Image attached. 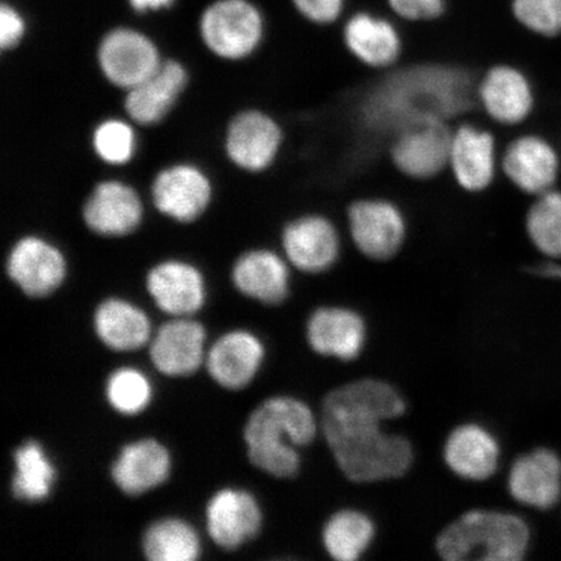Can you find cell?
I'll list each match as a JSON object with an SVG mask.
<instances>
[{
  "instance_id": "obj_18",
  "label": "cell",
  "mask_w": 561,
  "mask_h": 561,
  "mask_svg": "<svg viewBox=\"0 0 561 561\" xmlns=\"http://www.w3.org/2000/svg\"><path fill=\"white\" fill-rule=\"evenodd\" d=\"M265 357L263 342L254 333L233 331L222 334L206 356L213 380L227 390H242L262 368Z\"/></svg>"
},
{
  "instance_id": "obj_17",
  "label": "cell",
  "mask_w": 561,
  "mask_h": 561,
  "mask_svg": "<svg viewBox=\"0 0 561 561\" xmlns=\"http://www.w3.org/2000/svg\"><path fill=\"white\" fill-rule=\"evenodd\" d=\"M206 329L199 321L175 318L150 341V359L161 375L187 377L205 362Z\"/></svg>"
},
{
  "instance_id": "obj_4",
  "label": "cell",
  "mask_w": 561,
  "mask_h": 561,
  "mask_svg": "<svg viewBox=\"0 0 561 561\" xmlns=\"http://www.w3.org/2000/svg\"><path fill=\"white\" fill-rule=\"evenodd\" d=\"M530 531L523 518L507 512L473 510L456 518L437 538L447 561H518L525 557Z\"/></svg>"
},
{
  "instance_id": "obj_7",
  "label": "cell",
  "mask_w": 561,
  "mask_h": 561,
  "mask_svg": "<svg viewBox=\"0 0 561 561\" xmlns=\"http://www.w3.org/2000/svg\"><path fill=\"white\" fill-rule=\"evenodd\" d=\"M453 129L442 122L411 126L391 138L390 160L404 178L427 181L448 170Z\"/></svg>"
},
{
  "instance_id": "obj_1",
  "label": "cell",
  "mask_w": 561,
  "mask_h": 561,
  "mask_svg": "<svg viewBox=\"0 0 561 561\" xmlns=\"http://www.w3.org/2000/svg\"><path fill=\"white\" fill-rule=\"evenodd\" d=\"M407 404L394 386L363 378L329 392L322 401L320 426L336 466L355 483L399 479L412 466L411 442L383 431L401 417Z\"/></svg>"
},
{
  "instance_id": "obj_21",
  "label": "cell",
  "mask_w": 561,
  "mask_h": 561,
  "mask_svg": "<svg viewBox=\"0 0 561 561\" xmlns=\"http://www.w3.org/2000/svg\"><path fill=\"white\" fill-rule=\"evenodd\" d=\"M171 454L153 438L125 445L111 467L115 485L129 496H139L157 489L170 479Z\"/></svg>"
},
{
  "instance_id": "obj_35",
  "label": "cell",
  "mask_w": 561,
  "mask_h": 561,
  "mask_svg": "<svg viewBox=\"0 0 561 561\" xmlns=\"http://www.w3.org/2000/svg\"><path fill=\"white\" fill-rule=\"evenodd\" d=\"M512 10L526 30L547 38L561 35V0H514Z\"/></svg>"
},
{
  "instance_id": "obj_3",
  "label": "cell",
  "mask_w": 561,
  "mask_h": 561,
  "mask_svg": "<svg viewBox=\"0 0 561 561\" xmlns=\"http://www.w3.org/2000/svg\"><path fill=\"white\" fill-rule=\"evenodd\" d=\"M319 421L300 399L273 397L252 411L243 439L252 466L276 479H294L301 467L298 448L318 436Z\"/></svg>"
},
{
  "instance_id": "obj_19",
  "label": "cell",
  "mask_w": 561,
  "mask_h": 561,
  "mask_svg": "<svg viewBox=\"0 0 561 561\" xmlns=\"http://www.w3.org/2000/svg\"><path fill=\"white\" fill-rule=\"evenodd\" d=\"M213 187L207 175L194 165L180 164L158 174L152 199L161 214L180 222H191L205 213Z\"/></svg>"
},
{
  "instance_id": "obj_2",
  "label": "cell",
  "mask_w": 561,
  "mask_h": 561,
  "mask_svg": "<svg viewBox=\"0 0 561 561\" xmlns=\"http://www.w3.org/2000/svg\"><path fill=\"white\" fill-rule=\"evenodd\" d=\"M476 85L467 70L420 65L385 76L359 108L362 124L376 136L394 137L411 126L466 115L476 104Z\"/></svg>"
},
{
  "instance_id": "obj_9",
  "label": "cell",
  "mask_w": 561,
  "mask_h": 561,
  "mask_svg": "<svg viewBox=\"0 0 561 561\" xmlns=\"http://www.w3.org/2000/svg\"><path fill=\"white\" fill-rule=\"evenodd\" d=\"M476 101L494 123L516 126L531 116L536 93L520 68L497 65L488 69L477 83Z\"/></svg>"
},
{
  "instance_id": "obj_36",
  "label": "cell",
  "mask_w": 561,
  "mask_h": 561,
  "mask_svg": "<svg viewBox=\"0 0 561 561\" xmlns=\"http://www.w3.org/2000/svg\"><path fill=\"white\" fill-rule=\"evenodd\" d=\"M399 16L410 21L437 19L445 11L444 0H389Z\"/></svg>"
},
{
  "instance_id": "obj_28",
  "label": "cell",
  "mask_w": 561,
  "mask_h": 561,
  "mask_svg": "<svg viewBox=\"0 0 561 561\" xmlns=\"http://www.w3.org/2000/svg\"><path fill=\"white\" fill-rule=\"evenodd\" d=\"M94 329L104 346L117 353H130L151 341V321L128 300L110 298L96 307Z\"/></svg>"
},
{
  "instance_id": "obj_37",
  "label": "cell",
  "mask_w": 561,
  "mask_h": 561,
  "mask_svg": "<svg viewBox=\"0 0 561 561\" xmlns=\"http://www.w3.org/2000/svg\"><path fill=\"white\" fill-rule=\"evenodd\" d=\"M297 10L316 24H332L340 18L343 0H293Z\"/></svg>"
},
{
  "instance_id": "obj_15",
  "label": "cell",
  "mask_w": 561,
  "mask_h": 561,
  "mask_svg": "<svg viewBox=\"0 0 561 561\" xmlns=\"http://www.w3.org/2000/svg\"><path fill=\"white\" fill-rule=\"evenodd\" d=\"M283 142V130L275 118L261 111H245L230 123L226 147L236 165L262 172L275 163Z\"/></svg>"
},
{
  "instance_id": "obj_31",
  "label": "cell",
  "mask_w": 561,
  "mask_h": 561,
  "mask_svg": "<svg viewBox=\"0 0 561 561\" xmlns=\"http://www.w3.org/2000/svg\"><path fill=\"white\" fill-rule=\"evenodd\" d=\"M142 551L151 561H194L201 558L202 543L191 524L179 517H165L147 528Z\"/></svg>"
},
{
  "instance_id": "obj_6",
  "label": "cell",
  "mask_w": 561,
  "mask_h": 561,
  "mask_svg": "<svg viewBox=\"0 0 561 561\" xmlns=\"http://www.w3.org/2000/svg\"><path fill=\"white\" fill-rule=\"evenodd\" d=\"M199 30L209 51L238 60L248 58L261 45L264 20L249 0H216L203 12Z\"/></svg>"
},
{
  "instance_id": "obj_34",
  "label": "cell",
  "mask_w": 561,
  "mask_h": 561,
  "mask_svg": "<svg viewBox=\"0 0 561 561\" xmlns=\"http://www.w3.org/2000/svg\"><path fill=\"white\" fill-rule=\"evenodd\" d=\"M94 149L105 163L122 165L135 156L136 136L130 126L121 121L102 123L94 133Z\"/></svg>"
},
{
  "instance_id": "obj_5",
  "label": "cell",
  "mask_w": 561,
  "mask_h": 561,
  "mask_svg": "<svg viewBox=\"0 0 561 561\" xmlns=\"http://www.w3.org/2000/svg\"><path fill=\"white\" fill-rule=\"evenodd\" d=\"M346 221L355 249L374 262L391 261L409 236L403 209L386 198L371 196L354 201L347 208Z\"/></svg>"
},
{
  "instance_id": "obj_39",
  "label": "cell",
  "mask_w": 561,
  "mask_h": 561,
  "mask_svg": "<svg viewBox=\"0 0 561 561\" xmlns=\"http://www.w3.org/2000/svg\"><path fill=\"white\" fill-rule=\"evenodd\" d=\"M137 12L160 11L170 9L174 0H128Z\"/></svg>"
},
{
  "instance_id": "obj_29",
  "label": "cell",
  "mask_w": 561,
  "mask_h": 561,
  "mask_svg": "<svg viewBox=\"0 0 561 561\" xmlns=\"http://www.w3.org/2000/svg\"><path fill=\"white\" fill-rule=\"evenodd\" d=\"M376 536V526L362 511L335 512L322 528V545L336 561H356L367 552Z\"/></svg>"
},
{
  "instance_id": "obj_14",
  "label": "cell",
  "mask_w": 561,
  "mask_h": 561,
  "mask_svg": "<svg viewBox=\"0 0 561 561\" xmlns=\"http://www.w3.org/2000/svg\"><path fill=\"white\" fill-rule=\"evenodd\" d=\"M7 273L25 296L45 298L59 289L67 263L58 248L38 237H25L13 245Z\"/></svg>"
},
{
  "instance_id": "obj_13",
  "label": "cell",
  "mask_w": 561,
  "mask_h": 561,
  "mask_svg": "<svg viewBox=\"0 0 561 561\" xmlns=\"http://www.w3.org/2000/svg\"><path fill=\"white\" fill-rule=\"evenodd\" d=\"M501 170L518 191L538 196L556 188L560 173L559 153L542 136L524 135L504 149Z\"/></svg>"
},
{
  "instance_id": "obj_10",
  "label": "cell",
  "mask_w": 561,
  "mask_h": 561,
  "mask_svg": "<svg viewBox=\"0 0 561 561\" xmlns=\"http://www.w3.org/2000/svg\"><path fill=\"white\" fill-rule=\"evenodd\" d=\"M501 168L493 133L473 124L453 129L448 170L462 191L471 194L486 192Z\"/></svg>"
},
{
  "instance_id": "obj_23",
  "label": "cell",
  "mask_w": 561,
  "mask_h": 561,
  "mask_svg": "<svg viewBox=\"0 0 561 561\" xmlns=\"http://www.w3.org/2000/svg\"><path fill=\"white\" fill-rule=\"evenodd\" d=\"M444 458L451 471L468 481H485L496 472L501 447L493 433L480 424H465L450 433Z\"/></svg>"
},
{
  "instance_id": "obj_27",
  "label": "cell",
  "mask_w": 561,
  "mask_h": 561,
  "mask_svg": "<svg viewBox=\"0 0 561 561\" xmlns=\"http://www.w3.org/2000/svg\"><path fill=\"white\" fill-rule=\"evenodd\" d=\"M343 38L354 58L369 68L390 69L402 54V39L394 25L368 13L351 18Z\"/></svg>"
},
{
  "instance_id": "obj_38",
  "label": "cell",
  "mask_w": 561,
  "mask_h": 561,
  "mask_svg": "<svg viewBox=\"0 0 561 561\" xmlns=\"http://www.w3.org/2000/svg\"><path fill=\"white\" fill-rule=\"evenodd\" d=\"M25 34V21L15 7L3 3L0 9V46L10 50L18 46Z\"/></svg>"
},
{
  "instance_id": "obj_8",
  "label": "cell",
  "mask_w": 561,
  "mask_h": 561,
  "mask_svg": "<svg viewBox=\"0 0 561 561\" xmlns=\"http://www.w3.org/2000/svg\"><path fill=\"white\" fill-rule=\"evenodd\" d=\"M280 240L286 261L308 275L331 271L341 257L340 230L322 214L297 217L284 228Z\"/></svg>"
},
{
  "instance_id": "obj_33",
  "label": "cell",
  "mask_w": 561,
  "mask_h": 561,
  "mask_svg": "<svg viewBox=\"0 0 561 561\" xmlns=\"http://www.w3.org/2000/svg\"><path fill=\"white\" fill-rule=\"evenodd\" d=\"M105 398L116 412L136 416L150 405L152 386L142 371L124 367L112 371L105 383Z\"/></svg>"
},
{
  "instance_id": "obj_16",
  "label": "cell",
  "mask_w": 561,
  "mask_h": 561,
  "mask_svg": "<svg viewBox=\"0 0 561 561\" xmlns=\"http://www.w3.org/2000/svg\"><path fill=\"white\" fill-rule=\"evenodd\" d=\"M306 334L316 354L351 362L366 346L367 324L363 316L351 308L320 307L308 319Z\"/></svg>"
},
{
  "instance_id": "obj_12",
  "label": "cell",
  "mask_w": 561,
  "mask_h": 561,
  "mask_svg": "<svg viewBox=\"0 0 561 561\" xmlns=\"http://www.w3.org/2000/svg\"><path fill=\"white\" fill-rule=\"evenodd\" d=\"M207 530L216 546L234 551L259 536L263 511L248 490L221 489L206 508Z\"/></svg>"
},
{
  "instance_id": "obj_30",
  "label": "cell",
  "mask_w": 561,
  "mask_h": 561,
  "mask_svg": "<svg viewBox=\"0 0 561 561\" xmlns=\"http://www.w3.org/2000/svg\"><path fill=\"white\" fill-rule=\"evenodd\" d=\"M15 473L11 490L15 500L38 503L51 495L56 481V468L37 440H26L13 453Z\"/></svg>"
},
{
  "instance_id": "obj_25",
  "label": "cell",
  "mask_w": 561,
  "mask_h": 561,
  "mask_svg": "<svg viewBox=\"0 0 561 561\" xmlns=\"http://www.w3.org/2000/svg\"><path fill=\"white\" fill-rule=\"evenodd\" d=\"M508 489L525 506L549 510L561 495V461L550 450H537L518 458L511 468Z\"/></svg>"
},
{
  "instance_id": "obj_22",
  "label": "cell",
  "mask_w": 561,
  "mask_h": 561,
  "mask_svg": "<svg viewBox=\"0 0 561 561\" xmlns=\"http://www.w3.org/2000/svg\"><path fill=\"white\" fill-rule=\"evenodd\" d=\"M142 217L144 207L138 194L118 181L102 182L83 207V219L89 229L104 237L131 233Z\"/></svg>"
},
{
  "instance_id": "obj_32",
  "label": "cell",
  "mask_w": 561,
  "mask_h": 561,
  "mask_svg": "<svg viewBox=\"0 0 561 561\" xmlns=\"http://www.w3.org/2000/svg\"><path fill=\"white\" fill-rule=\"evenodd\" d=\"M526 234L542 255L561 257V192L536 196L525 217Z\"/></svg>"
},
{
  "instance_id": "obj_11",
  "label": "cell",
  "mask_w": 561,
  "mask_h": 561,
  "mask_svg": "<svg viewBox=\"0 0 561 561\" xmlns=\"http://www.w3.org/2000/svg\"><path fill=\"white\" fill-rule=\"evenodd\" d=\"M102 72L111 83L130 90L160 67L158 47L144 33L118 27L105 34L98 50Z\"/></svg>"
},
{
  "instance_id": "obj_24",
  "label": "cell",
  "mask_w": 561,
  "mask_h": 561,
  "mask_svg": "<svg viewBox=\"0 0 561 561\" xmlns=\"http://www.w3.org/2000/svg\"><path fill=\"white\" fill-rule=\"evenodd\" d=\"M231 278L243 296L266 306L284 304L290 294V270L276 252H245L233 266Z\"/></svg>"
},
{
  "instance_id": "obj_26",
  "label": "cell",
  "mask_w": 561,
  "mask_h": 561,
  "mask_svg": "<svg viewBox=\"0 0 561 561\" xmlns=\"http://www.w3.org/2000/svg\"><path fill=\"white\" fill-rule=\"evenodd\" d=\"M186 83V69L179 61H163L156 72L128 90L126 112L140 125L157 124L171 111Z\"/></svg>"
},
{
  "instance_id": "obj_20",
  "label": "cell",
  "mask_w": 561,
  "mask_h": 561,
  "mask_svg": "<svg viewBox=\"0 0 561 561\" xmlns=\"http://www.w3.org/2000/svg\"><path fill=\"white\" fill-rule=\"evenodd\" d=\"M156 305L174 318H191L206 304V284L199 270L185 262L160 263L146 280Z\"/></svg>"
}]
</instances>
